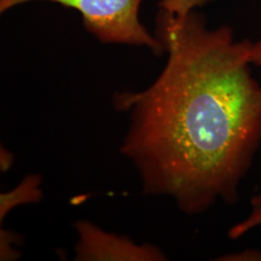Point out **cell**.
<instances>
[{
  "label": "cell",
  "mask_w": 261,
  "mask_h": 261,
  "mask_svg": "<svg viewBox=\"0 0 261 261\" xmlns=\"http://www.w3.org/2000/svg\"><path fill=\"white\" fill-rule=\"evenodd\" d=\"M250 60L252 65L261 67V40L252 43L250 51Z\"/></svg>",
  "instance_id": "8"
},
{
  "label": "cell",
  "mask_w": 261,
  "mask_h": 261,
  "mask_svg": "<svg viewBox=\"0 0 261 261\" xmlns=\"http://www.w3.org/2000/svg\"><path fill=\"white\" fill-rule=\"evenodd\" d=\"M77 241L75 260L77 261H162L168 259L158 247L139 245L124 235L105 231L88 222L75 224Z\"/></svg>",
  "instance_id": "3"
},
{
  "label": "cell",
  "mask_w": 261,
  "mask_h": 261,
  "mask_svg": "<svg viewBox=\"0 0 261 261\" xmlns=\"http://www.w3.org/2000/svg\"><path fill=\"white\" fill-rule=\"evenodd\" d=\"M29 1H51L79 11L84 27L103 43L145 46L156 55L164 51L158 38L140 23L142 0H0V11Z\"/></svg>",
  "instance_id": "2"
},
{
  "label": "cell",
  "mask_w": 261,
  "mask_h": 261,
  "mask_svg": "<svg viewBox=\"0 0 261 261\" xmlns=\"http://www.w3.org/2000/svg\"><path fill=\"white\" fill-rule=\"evenodd\" d=\"M211 0H162V13L170 19L181 20L194 12L196 7L203 6Z\"/></svg>",
  "instance_id": "6"
},
{
  "label": "cell",
  "mask_w": 261,
  "mask_h": 261,
  "mask_svg": "<svg viewBox=\"0 0 261 261\" xmlns=\"http://www.w3.org/2000/svg\"><path fill=\"white\" fill-rule=\"evenodd\" d=\"M40 184L41 178L36 174H31L9 193L2 194L0 196V221L2 222L16 206L38 202L42 197Z\"/></svg>",
  "instance_id": "4"
},
{
  "label": "cell",
  "mask_w": 261,
  "mask_h": 261,
  "mask_svg": "<svg viewBox=\"0 0 261 261\" xmlns=\"http://www.w3.org/2000/svg\"><path fill=\"white\" fill-rule=\"evenodd\" d=\"M219 260H261V252L255 250H246L219 258Z\"/></svg>",
  "instance_id": "7"
},
{
  "label": "cell",
  "mask_w": 261,
  "mask_h": 261,
  "mask_svg": "<svg viewBox=\"0 0 261 261\" xmlns=\"http://www.w3.org/2000/svg\"><path fill=\"white\" fill-rule=\"evenodd\" d=\"M251 213L238 224L228 230V237L236 240L251 231L253 228L261 226V195H256L251 198Z\"/></svg>",
  "instance_id": "5"
},
{
  "label": "cell",
  "mask_w": 261,
  "mask_h": 261,
  "mask_svg": "<svg viewBox=\"0 0 261 261\" xmlns=\"http://www.w3.org/2000/svg\"><path fill=\"white\" fill-rule=\"evenodd\" d=\"M158 39L168 59L157 80L113 97L128 118L120 152L145 195L168 196L183 213L233 204L261 145L252 42L209 29L194 12L181 20L161 14Z\"/></svg>",
  "instance_id": "1"
}]
</instances>
